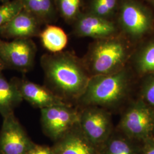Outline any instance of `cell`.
Listing matches in <instances>:
<instances>
[{
  "label": "cell",
  "mask_w": 154,
  "mask_h": 154,
  "mask_svg": "<svg viewBox=\"0 0 154 154\" xmlns=\"http://www.w3.org/2000/svg\"><path fill=\"white\" fill-rule=\"evenodd\" d=\"M45 86L62 100L76 106L90 76L82 58L69 51L41 56Z\"/></svg>",
  "instance_id": "6da1fadb"
},
{
  "label": "cell",
  "mask_w": 154,
  "mask_h": 154,
  "mask_svg": "<svg viewBox=\"0 0 154 154\" xmlns=\"http://www.w3.org/2000/svg\"><path fill=\"white\" fill-rule=\"evenodd\" d=\"M127 54L126 43L116 35L95 40L82 59L91 77L107 75L121 70Z\"/></svg>",
  "instance_id": "7a4b0ae2"
},
{
  "label": "cell",
  "mask_w": 154,
  "mask_h": 154,
  "mask_svg": "<svg viewBox=\"0 0 154 154\" xmlns=\"http://www.w3.org/2000/svg\"><path fill=\"white\" fill-rule=\"evenodd\" d=\"M127 83V73L122 69L110 74L91 77L76 106L103 109L112 106L123 97Z\"/></svg>",
  "instance_id": "3957f363"
},
{
  "label": "cell",
  "mask_w": 154,
  "mask_h": 154,
  "mask_svg": "<svg viewBox=\"0 0 154 154\" xmlns=\"http://www.w3.org/2000/svg\"><path fill=\"white\" fill-rule=\"evenodd\" d=\"M116 14L118 26L132 38H142L153 27L152 12L138 0H120Z\"/></svg>",
  "instance_id": "277c9868"
},
{
  "label": "cell",
  "mask_w": 154,
  "mask_h": 154,
  "mask_svg": "<svg viewBox=\"0 0 154 154\" xmlns=\"http://www.w3.org/2000/svg\"><path fill=\"white\" fill-rule=\"evenodd\" d=\"M79 110L67 103L41 110V123L45 134L57 141L78 125Z\"/></svg>",
  "instance_id": "5b68a950"
},
{
  "label": "cell",
  "mask_w": 154,
  "mask_h": 154,
  "mask_svg": "<svg viewBox=\"0 0 154 154\" xmlns=\"http://www.w3.org/2000/svg\"><path fill=\"white\" fill-rule=\"evenodd\" d=\"M37 51L31 38L14 39L11 41L0 39V58L6 69L25 73L33 68Z\"/></svg>",
  "instance_id": "8992f818"
},
{
  "label": "cell",
  "mask_w": 154,
  "mask_h": 154,
  "mask_svg": "<svg viewBox=\"0 0 154 154\" xmlns=\"http://www.w3.org/2000/svg\"><path fill=\"white\" fill-rule=\"evenodd\" d=\"M78 126L85 137L95 146L105 143L110 138L112 130L109 112L96 106L83 107L79 110Z\"/></svg>",
  "instance_id": "52a82bcc"
},
{
  "label": "cell",
  "mask_w": 154,
  "mask_h": 154,
  "mask_svg": "<svg viewBox=\"0 0 154 154\" xmlns=\"http://www.w3.org/2000/svg\"><path fill=\"white\" fill-rule=\"evenodd\" d=\"M34 144L14 112L3 118L0 131V154H25Z\"/></svg>",
  "instance_id": "ba28073f"
},
{
  "label": "cell",
  "mask_w": 154,
  "mask_h": 154,
  "mask_svg": "<svg viewBox=\"0 0 154 154\" xmlns=\"http://www.w3.org/2000/svg\"><path fill=\"white\" fill-rule=\"evenodd\" d=\"M127 135L137 139L149 138L154 131V112L151 107L139 102L125 114L121 123Z\"/></svg>",
  "instance_id": "9c48e42d"
},
{
  "label": "cell",
  "mask_w": 154,
  "mask_h": 154,
  "mask_svg": "<svg viewBox=\"0 0 154 154\" xmlns=\"http://www.w3.org/2000/svg\"><path fill=\"white\" fill-rule=\"evenodd\" d=\"M72 33L77 37H88L95 40L116 36L118 26L112 20L82 11L72 25Z\"/></svg>",
  "instance_id": "30bf717a"
},
{
  "label": "cell",
  "mask_w": 154,
  "mask_h": 154,
  "mask_svg": "<svg viewBox=\"0 0 154 154\" xmlns=\"http://www.w3.org/2000/svg\"><path fill=\"white\" fill-rule=\"evenodd\" d=\"M11 80L16 85L23 100H25L34 107L41 110L67 103L45 85H40L25 78H14Z\"/></svg>",
  "instance_id": "8fae6325"
},
{
  "label": "cell",
  "mask_w": 154,
  "mask_h": 154,
  "mask_svg": "<svg viewBox=\"0 0 154 154\" xmlns=\"http://www.w3.org/2000/svg\"><path fill=\"white\" fill-rule=\"evenodd\" d=\"M43 25L25 9H22L1 29L0 37L5 39H32L38 37Z\"/></svg>",
  "instance_id": "7c38bea8"
},
{
  "label": "cell",
  "mask_w": 154,
  "mask_h": 154,
  "mask_svg": "<svg viewBox=\"0 0 154 154\" xmlns=\"http://www.w3.org/2000/svg\"><path fill=\"white\" fill-rule=\"evenodd\" d=\"M54 154H97L94 146L81 131L78 125L56 141Z\"/></svg>",
  "instance_id": "4fadbf2b"
},
{
  "label": "cell",
  "mask_w": 154,
  "mask_h": 154,
  "mask_svg": "<svg viewBox=\"0 0 154 154\" xmlns=\"http://www.w3.org/2000/svg\"><path fill=\"white\" fill-rule=\"evenodd\" d=\"M23 9L35 17L43 25L53 24L60 18L55 0H21Z\"/></svg>",
  "instance_id": "5bb4252c"
},
{
  "label": "cell",
  "mask_w": 154,
  "mask_h": 154,
  "mask_svg": "<svg viewBox=\"0 0 154 154\" xmlns=\"http://www.w3.org/2000/svg\"><path fill=\"white\" fill-rule=\"evenodd\" d=\"M23 101L15 83L9 81L0 72V114L5 118L11 113Z\"/></svg>",
  "instance_id": "9a60e30c"
},
{
  "label": "cell",
  "mask_w": 154,
  "mask_h": 154,
  "mask_svg": "<svg viewBox=\"0 0 154 154\" xmlns=\"http://www.w3.org/2000/svg\"><path fill=\"white\" fill-rule=\"evenodd\" d=\"M41 44L50 53L63 51L68 44V36L63 29L53 24H48L38 36Z\"/></svg>",
  "instance_id": "2e32d148"
},
{
  "label": "cell",
  "mask_w": 154,
  "mask_h": 154,
  "mask_svg": "<svg viewBox=\"0 0 154 154\" xmlns=\"http://www.w3.org/2000/svg\"><path fill=\"white\" fill-rule=\"evenodd\" d=\"M120 0H88L85 11L109 20L117 13Z\"/></svg>",
  "instance_id": "e0dca14e"
},
{
  "label": "cell",
  "mask_w": 154,
  "mask_h": 154,
  "mask_svg": "<svg viewBox=\"0 0 154 154\" xmlns=\"http://www.w3.org/2000/svg\"><path fill=\"white\" fill-rule=\"evenodd\" d=\"M83 0H55L59 17L72 25L82 12Z\"/></svg>",
  "instance_id": "ac0fdd59"
},
{
  "label": "cell",
  "mask_w": 154,
  "mask_h": 154,
  "mask_svg": "<svg viewBox=\"0 0 154 154\" xmlns=\"http://www.w3.org/2000/svg\"><path fill=\"white\" fill-rule=\"evenodd\" d=\"M137 66L142 73L154 72V40L144 47L139 53Z\"/></svg>",
  "instance_id": "d6986e66"
},
{
  "label": "cell",
  "mask_w": 154,
  "mask_h": 154,
  "mask_svg": "<svg viewBox=\"0 0 154 154\" xmlns=\"http://www.w3.org/2000/svg\"><path fill=\"white\" fill-rule=\"evenodd\" d=\"M23 9L21 0H11L0 5V31Z\"/></svg>",
  "instance_id": "ffe728a7"
},
{
  "label": "cell",
  "mask_w": 154,
  "mask_h": 154,
  "mask_svg": "<svg viewBox=\"0 0 154 154\" xmlns=\"http://www.w3.org/2000/svg\"><path fill=\"white\" fill-rule=\"evenodd\" d=\"M105 154H135L130 143L121 138H111L105 142Z\"/></svg>",
  "instance_id": "44dd1931"
},
{
  "label": "cell",
  "mask_w": 154,
  "mask_h": 154,
  "mask_svg": "<svg viewBox=\"0 0 154 154\" xmlns=\"http://www.w3.org/2000/svg\"><path fill=\"white\" fill-rule=\"evenodd\" d=\"M143 97L147 103L154 108V77L149 81L144 87Z\"/></svg>",
  "instance_id": "7402d4cb"
},
{
  "label": "cell",
  "mask_w": 154,
  "mask_h": 154,
  "mask_svg": "<svg viewBox=\"0 0 154 154\" xmlns=\"http://www.w3.org/2000/svg\"><path fill=\"white\" fill-rule=\"evenodd\" d=\"M25 154H54L52 148L46 146L34 144Z\"/></svg>",
  "instance_id": "603a6c76"
},
{
  "label": "cell",
  "mask_w": 154,
  "mask_h": 154,
  "mask_svg": "<svg viewBox=\"0 0 154 154\" xmlns=\"http://www.w3.org/2000/svg\"><path fill=\"white\" fill-rule=\"evenodd\" d=\"M144 154H154V143L147 145L146 149L144 150Z\"/></svg>",
  "instance_id": "cb8c5ba5"
},
{
  "label": "cell",
  "mask_w": 154,
  "mask_h": 154,
  "mask_svg": "<svg viewBox=\"0 0 154 154\" xmlns=\"http://www.w3.org/2000/svg\"><path fill=\"white\" fill-rule=\"evenodd\" d=\"M5 69V66L4 62L0 58V72H2V71Z\"/></svg>",
  "instance_id": "d4e9b609"
},
{
  "label": "cell",
  "mask_w": 154,
  "mask_h": 154,
  "mask_svg": "<svg viewBox=\"0 0 154 154\" xmlns=\"http://www.w3.org/2000/svg\"><path fill=\"white\" fill-rule=\"evenodd\" d=\"M11 1V0H0V2H2V4H4V3L8 2H9V1Z\"/></svg>",
  "instance_id": "484cf974"
},
{
  "label": "cell",
  "mask_w": 154,
  "mask_h": 154,
  "mask_svg": "<svg viewBox=\"0 0 154 154\" xmlns=\"http://www.w3.org/2000/svg\"><path fill=\"white\" fill-rule=\"evenodd\" d=\"M147 1L151 3V4H152L154 6V0H146Z\"/></svg>",
  "instance_id": "4316f807"
}]
</instances>
